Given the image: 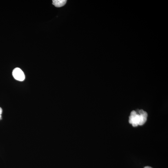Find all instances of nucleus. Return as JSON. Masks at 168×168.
<instances>
[{
	"label": "nucleus",
	"mask_w": 168,
	"mask_h": 168,
	"mask_svg": "<svg viewBox=\"0 0 168 168\" xmlns=\"http://www.w3.org/2000/svg\"><path fill=\"white\" fill-rule=\"evenodd\" d=\"M148 117L146 112L143 110L139 111V114L136 111H133L130 113L129 116V123L133 127H136L138 125L142 126L146 123Z\"/></svg>",
	"instance_id": "nucleus-1"
},
{
	"label": "nucleus",
	"mask_w": 168,
	"mask_h": 168,
	"mask_svg": "<svg viewBox=\"0 0 168 168\" xmlns=\"http://www.w3.org/2000/svg\"><path fill=\"white\" fill-rule=\"evenodd\" d=\"M13 77L17 80L22 81L25 79V76L23 71L20 68H15L12 72Z\"/></svg>",
	"instance_id": "nucleus-2"
},
{
	"label": "nucleus",
	"mask_w": 168,
	"mask_h": 168,
	"mask_svg": "<svg viewBox=\"0 0 168 168\" xmlns=\"http://www.w3.org/2000/svg\"><path fill=\"white\" fill-rule=\"evenodd\" d=\"M52 2L53 5L57 7H60L64 6L67 2L66 0H54Z\"/></svg>",
	"instance_id": "nucleus-3"
},
{
	"label": "nucleus",
	"mask_w": 168,
	"mask_h": 168,
	"mask_svg": "<svg viewBox=\"0 0 168 168\" xmlns=\"http://www.w3.org/2000/svg\"><path fill=\"white\" fill-rule=\"evenodd\" d=\"M2 108L0 107V114H2Z\"/></svg>",
	"instance_id": "nucleus-4"
},
{
	"label": "nucleus",
	"mask_w": 168,
	"mask_h": 168,
	"mask_svg": "<svg viewBox=\"0 0 168 168\" xmlns=\"http://www.w3.org/2000/svg\"><path fill=\"white\" fill-rule=\"evenodd\" d=\"M144 168H153L149 166H145Z\"/></svg>",
	"instance_id": "nucleus-5"
},
{
	"label": "nucleus",
	"mask_w": 168,
	"mask_h": 168,
	"mask_svg": "<svg viewBox=\"0 0 168 168\" xmlns=\"http://www.w3.org/2000/svg\"><path fill=\"white\" fill-rule=\"evenodd\" d=\"M2 118V115L1 114H0V119H1Z\"/></svg>",
	"instance_id": "nucleus-6"
}]
</instances>
